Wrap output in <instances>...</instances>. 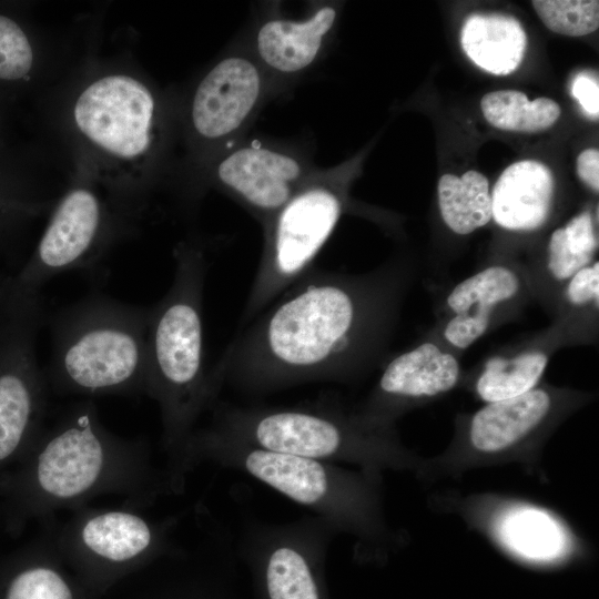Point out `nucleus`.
I'll return each instance as SVG.
<instances>
[{
    "label": "nucleus",
    "mask_w": 599,
    "mask_h": 599,
    "mask_svg": "<svg viewBox=\"0 0 599 599\" xmlns=\"http://www.w3.org/2000/svg\"><path fill=\"white\" fill-rule=\"evenodd\" d=\"M395 281L386 272L353 276L308 271L209 370L215 397L224 387L264 394L348 378L380 345Z\"/></svg>",
    "instance_id": "obj_1"
},
{
    "label": "nucleus",
    "mask_w": 599,
    "mask_h": 599,
    "mask_svg": "<svg viewBox=\"0 0 599 599\" xmlns=\"http://www.w3.org/2000/svg\"><path fill=\"white\" fill-rule=\"evenodd\" d=\"M0 491L11 527L49 519L101 496H121L128 506L141 508L174 494L149 444L110 432L92 398L69 406L45 425L26 456L0 479Z\"/></svg>",
    "instance_id": "obj_2"
},
{
    "label": "nucleus",
    "mask_w": 599,
    "mask_h": 599,
    "mask_svg": "<svg viewBox=\"0 0 599 599\" xmlns=\"http://www.w3.org/2000/svg\"><path fill=\"white\" fill-rule=\"evenodd\" d=\"M174 263L169 291L150 306L145 388L160 409L161 445L171 484L200 418L217 402L204 365L206 256L202 247L182 243L174 251Z\"/></svg>",
    "instance_id": "obj_3"
},
{
    "label": "nucleus",
    "mask_w": 599,
    "mask_h": 599,
    "mask_svg": "<svg viewBox=\"0 0 599 599\" xmlns=\"http://www.w3.org/2000/svg\"><path fill=\"white\" fill-rule=\"evenodd\" d=\"M150 306L92 292L51 319L52 351L44 374L59 394H144Z\"/></svg>",
    "instance_id": "obj_4"
},
{
    "label": "nucleus",
    "mask_w": 599,
    "mask_h": 599,
    "mask_svg": "<svg viewBox=\"0 0 599 599\" xmlns=\"http://www.w3.org/2000/svg\"><path fill=\"white\" fill-rule=\"evenodd\" d=\"M203 463L247 474L309 508L335 531H349L362 540L382 534L369 483L336 464L257 448L204 426L189 439L173 474L174 486L182 491L187 474Z\"/></svg>",
    "instance_id": "obj_5"
},
{
    "label": "nucleus",
    "mask_w": 599,
    "mask_h": 599,
    "mask_svg": "<svg viewBox=\"0 0 599 599\" xmlns=\"http://www.w3.org/2000/svg\"><path fill=\"white\" fill-rule=\"evenodd\" d=\"M206 427L247 445L331 464L368 467L397 458L385 427L326 403L296 406H235L216 402Z\"/></svg>",
    "instance_id": "obj_6"
},
{
    "label": "nucleus",
    "mask_w": 599,
    "mask_h": 599,
    "mask_svg": "<svg viewBox=\"0 0 599 599\" xmlns=\"http://www.w3.org/2000/svg\"><path fill=\"white\" fill-rule=\"evenodd\" d=\"M71 123L100 175L116 186L136 184L161 142L159 101L129 73H106L83 87L72 103Z\"/></svg>",
    "instance_id": "obj_7"
},
{
    "label": "nucleus",
    "mask_w": 599,
    "mask_h": 599,
    "mask_svg": "<svg viewBox=\"0 0 599 599\" xmlns=\"http://www.w3.org/2000/svg\"><path fill=\"white\" fill-rule=\"evenodd\" d=\"M40 294L0 298V479L29 451L47 425L50 387L37 359L43 323Z\"/></svg>",
    "instance_id": "obj_8"
},
{
    "label": "nucleus",
    "mask_w": 599,
    "mask_h": 599,
    "mask_svg": "<svg viewBox=\"0 0 599 599\" xmlns=\"http://www.w3.org/2000/svg\"><path fill=\"white\" fill-rule=\"evenodd\" d=\"M345 189L337 172L316 173L263 225L260 264L247 295L242 323L304 276L335 230L344 210Z\"/></svg>",
    "instance_id": "obj_9"
},
{
    "label": "nucleus",
    "mask_w": 599,
    "mask_h": 599,
    "mask_svg": "<svg viewBox=\"0 0 599 599\" xmlns=\"http://www.w3.org/2000/svg\"><path fill=\"white\" fill-rule=\"evenodd\" d=\"M131 506L71 510L53 539L67 566L88 582L105 583L161 556L180 550L174 518L155 520Z\"/></svg>",
    "instance_id": "obj_10"
},
{
    "label": "nucleus",
    "mask_w": 599,
    "mask_h": 599,
    "mask_svg": "<svg viewBox=\"0 0 599 599\" xmlns=\"http://www.w3.org/2000/svg\"><path fill=\"white\" fill-rule=\"evenodd\" d=\"M121 229V220L93 189L71 187L58 201L34 251L10 278L11 287L40 294L51 278L73 271L100 275V264Z\"/></svg>",
    "instance_id": "obj_11"
},
{
    "label": "nucleus",
    "mask_w": 599,
    "mask_h": 599,
    "mask_svg": "<svg viewBox=\"0 0 599 599\" xmlns=\"http://www.w3.org/2000/svg\"><path fill=\"white\" fill-rule=\"evenodd\" d=\"M266 90L264 68L245 54L217 61L200 80L190 101L187 122L205 145L229 142L247 125Z\"/></svg>",
    "instance_id": "obj_12"
},
{
    "label": "nucleus",
    "mask_w": 599,
    "mask_h": 599,
    "mask_svg": "<svg viewBox=\"0 0 599 599\" xmlns=\"http://www.w3.org/2000/svg\"><path fill=\"white\" fill-rule=\"evenodd\" d=\"M315 173L297 154L251 144L222 155L213 180L264 225Z\"/></svg>",
    "instance_id": "obj_13"
},
{
    "label": "nucleus",
    "mask_w": 599,
    "mask_h": 599,
    "mask_svg": "<svg viewBox=\"0 0 599 599\" xmlns=\"http://www.w3.org/2000/svg\"><path fill=\"white\" fill-rule=\"evenodd\" d=\"M460 375L457 358L432 342L394 357L384 368L366 410L365 422L385 427L388 413L402 403L453 389Z\"/></svg>",
    "instance_id": "obj_14"
},
{
    "label": "nucleus",
    "mask_w": 599,
    "mask_h": 599,
    "mask_svg": "<svg viewBox=\"0 0 599 599\" xmlns=\"http://www.w3.org/2000/svg\"><path fill=\"white\" fill-rule=\"evenodd\" d=\"M336 19L337 10L323 6L302 20L275 18L264 21L255 37L260 64L282 75L306 70L323 50Z\"/></svg>",
    "instance_id": "obj_15"
},
{
    "label": "nucleus",
    "mask_w": 599,
    "mask_h": 599,
    "mask_svg": "<svg viewBox=\"0 0 599 599\" xmlns=\"http://www.w3.org/2000/svg\"><path fill=\"white\" fill-rule=\"evenodd\" d=\"M554 189L552 172L542 162L522 160L510 164L490 193L493 220L508 231L539 229L548 220Z\"/></svg>",
    "instance_id": "obj_16"
},
{
    "label": "nucleus",
    "mask_w": 599,
    "mask_h": 599,
    "mask_svg": "<svg viewBox=\"0 0 599 599\" xmlns=\"http://www.w3.org/2000/svg\"><path fill=\"white\" fill-rule=\"evenodd\" d=\"M52 528L0 562V599H79Z\"/></svg>",
    "instance_id": "obj_17"
},
{
    "label": "nucleus",
    "mask_w": 599,
    "mask_h": 599,
    "mask_svg": "<svg viewBox=\"0 0 599 599\" xmlns=\"http://www.w3.org/2000/svg\"><path fill=\"white\" fill-rule=\"evenodd\" d=\"M551 408V395L537 387L516 397L486 403L470 419L469 443L484 454L510 449L536 430Z\"/></svg>",
    "instance_id": "obj_18"
},
{
    "label": "nucleus",
    "mask_w": 599,
    "mask_h": 599,
    "mask_svg": "<svg viewBox=\"0 0 599 599\" xmlns=\"http://www.w3.org/2000/svg\"><path fill=\"white\" fill-rule=\"evenodd\" d=\"M460 44L480 69L495 75H508L524 60L527 35L512 16L473 13L461 27Z\"/></svg>",
    "instance_id": "obj_19"
},
{
    "label": "nucleus",
    "mask_w": 599,
    "mask_h": 599,
    "mask_svg": "<svg viewBox=\"0 0 599 599\" xmlns=\"http://www.w3.org/2000/svg\"><path fill=\"white\" fill-rule=\"evenodd\" d=\"M499 541L516 556L536 562H549L567 555L569 536L549 512L534 506H514L497 519Z\"/></svg>",
    "instance_id": "obj_20"
},
{
    "label": "nucleus",
    "mask_w": 599,
    "mask_h": 599,
    "mask_svg": "<svg viewBox=\"0 0 599 599\" xmlns=\"http://www.w3.org/2000/svg\"><path fill=\"white\" fill-rule=\"evenodd\" d=\"M437 195L440 215L456 234H470L493 219L489 182L478 171L441 175Z\"/></svg>",
    "instance_id": "obj_21"
},
{
    "label": "nucleus",
    "mask_w": 599,
    "mask_h": 599,
    "mask_svg": "<svg viewBox=\"0 0 599 599\" xmlns=\"http://www.w3.org/2000/svg\"><path fill=\"white\" fill-rule=\"evenodd\" d=\"M519 286L512 270L488 266L459 282L448 294L447 306L454 315L469 318L487 332L494 311L512 298Z\"/></svg>",
    "instance_id": "obj_22"
},
{
    "label": "nucleus",
    "mask_w": 599,
    "mask_h": 599,
    "mask_svg": "<svg viewBox=\"0 0 599 599\" xmlns=\"http://www.w3.org/2000/svg\"><path fill=\"white\" fill-rule=\"evenodd\" d=\"M480 109L487 122L502 131L537 133L551 128L559 119L561 109L549 98L528 100L524 92L499 90L486 93Z\"/></svg>",
    "instance_id": "obj_23"
},
{
    "label": "nucleus",
    "mask_w": 599,
    "mask_h": 599,
    "mask_svg": "<svg viewBox=\"0 0 599 599\" xmlns=\"http://www.w3.org/2000/svg\"><path fill=\"white\" fill-rule=\"evenodd\" d=\"M548 362V354L544 351H526L509 358H491L476 380V393L486 403L528 393L536 388Z\"/></svg>",
    "instance_id": "obj_24"
},
{
    "label": "nucleus",
    "mask_w": 599,
    "mask_h": 599,
    "mask_svg": "<svg viewBox=\"0 0 599 599\" xmlns=\"http://www.w3.org/2000/svg\"><path fill=\"white\" fill-rule=\"evenodd\" d=\"M597 247L592 215L583 211L564 227L552 232L547 255L549 273L558 281L569 280L579 270L591 264Z\"/></svg>",
    "instance_id": "obj_25"
},
{
    "label": "nucleus",
    "mask_w": 599,
    "mask_h": 599,
    "mask_svg": "<svg viewBox=\"0 0 599 599\" xmlns=\"http://www.w3.org/2000/svg\"><path fill=\"white\" fill-rule=\"evenodd\" d=\"M531 4L541 22L558 34L582 37L599 27L597 0H534Z\"/></svg>",
    "instance_id": "obj_26"
},
{
    "label": "nucleus",
    "mask_w": 599,
    "mask_h": 599,
    "mask_svg": "<svg viewBox=\"0 0 599 599\" xmlns=\"http://www.w3.org/2000/svg\"><path fill=\"white\" fill-rule=\"evenodd\" d=\"M43 210L20 181L0 170V248L4 241L28 219Z\"/></svg>",
    "instance_id": "obj_27"
},
{
    "label": "nucleus",
    "mask_w": 599,
    "mask_h": 599,
    "mask_svg": "<svg viewBox=\"0 0 599 599\" xmlns=\"http://www.w3.org/2000/svg\"><path fill=\"white\" fill-rule=\"evenodd\" d=\"M566 297L571 305L583 306L599 301V263L575 273L568 282Z\"/></svg>",
    "instance_id": "obj_28"
},
{
    "label": "nucleus",
    "mask_w": 599,
    "mask_h": 599,
    "mask_svg": "<svg viewBox=\"0 0 599 599\" xmlns=\"http://www.w3.org/2000/svg\"><path fill=\"white\" fill-rule=\"evenodd\" d=\"M571 94L589 116L598 119L599 84L597 77L586 71L577 74L571 85Z\"/></svg>",
    "instance_id": "obj_29"
},
{
    "label": "nucleus",
    "mask_w": 599,
    "mask_h": 599,
    "mask_svg": "<svg viewBox=\"0 0 599 599\" xmlns=\"http://www.w3.org/2000/svg\"><path fill=\"white\" fill-rule=\"evenodd\" d=\"M578 177L593 192L599 190V151L595 148L583 150L577 158Z\"/></svg>",
    "instance_id": "obj_30"
},
{
    "label": "nucleus",
    "mask_w": 599,
    "mask_h": 599,
    "mask_svg": "<svg viewBox=\"0 0 599 599\" xmlns=\"http://www.w3.org/2000/svg\"><path fill=\"white\" fill-rule=\"evenodd\" d=\"M11 276L0 277V298L4 294Z\"/></svg>",
    "instance_id": "obj_31"
},
{
    "label": "nucleus",
    "mask_w": 599,
    "mask_h": 599,
    "mask_svg": "<svg viewBox=\"0 0 599 599\" xmlns=\"http://www.w3.org/2000/svg\"><path fill=\"white\" fill-rule=\"evenodd\" d=\"M0 125H1V119H0Z\"/></svg>",
    "instance_id": "obj_32"
}]
</instances>
